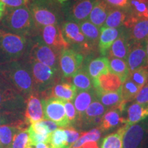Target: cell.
I'll list each match as a JSON object with an SVG mask.
<instances>
[{"label":"cell","mask_w":148,"mask_h":148,"mask_svg":"<svg viewBox=\"0 0 148 148\" xmlns=\"http://www.w3.org/2000/svg\"><path fill=\"white\" fill-rule=\"evenodd\" d=\"M134 101L138 103H148V82L140 88Z\"/></svg>","instance_id":"cell-45"},{"label":"cell","mask_w":148,"mask_h":148,"mask_svg":"<svg viewBox=\"0 0 148 148\" xmlns=\"http://www.w3.org/2000/svg\"><path fill=\"white\" fill-rule=\"evenodd\" d=\"M97 0H74L63 7L64 16L66 21L79 23L87 20Z\"/></svg>","instance_id":"cell-12"},{"label":"cell","mask_w":148,"mask_h":148,"mask_svg":"<svg viewBox=\"0 0 148 148\" xmlns=\"http://www.w3.org/2000/svg\"><path fill=\"white\" fill-rule=\"evenodd\" d=\"M64 105L66 116H67L71 127V125L75 124V123H78L79 115L73 103L71 101H64Z\"/></svg>","instance_id":"cell-41"},{"label":"cell","mask_w":148,"mask_h":148,"mask_svg":"<svg viewBox=\"0 0 148 148\" xmlns=\"http://www.w3.org/2000/svg\"><path fill=\"white\" fill-rule=\"evenodd\" d=\"M147 18H148V5H147Z\"/></svg>","instance_id":"cell-54"},{"label":"cell","mask_w":148,"mask_h":148,"mask_svg":"<svg viewBox=\"0 0 148 148\" xmlns=\"http://www.w3.org/2000/svg\"><path fill=\"white\" fill-rule=\"evenodd\" d=\"M9 148H32L27 128L18 130Z\"/></svg>","instance_id":"cell-38"},{"label":"cell","mask_w":148,"mask_h":148,"mask_svg":"<svg viewBox=\"0 0 148 148\" xmlns=\"http://www.w3.org/2000/svg\"><path fill=\"white\" fill-rule=\"evenodd\" d=\"M0 148H3V146H2V145H1V143H0Z\"/></svg>","instance_id":"cell-55"},{"label":"cell","mask_w":148,"mask_h":148,"mask_svg":"<svg viewBox=\"0 0 148 148\" xmlns=\"http://www.w3.org/2000/svg\"><path fill=\"white\" fill-rule=\"evenodd\" d=\"M24 103L23 96L0 77V108L22 111Z\"/></svg>","instance_id":"cell-11"},{"label":"cell","mask_w":148,"mask_h":148,"mask_svg":"<svg viewBox=\"0 0 148 148\" xmlns=\"http://www.w3.org/2000/svg\"><path fill=\"white\" fill-rule=\"evenodd\" d=\"M125 27H120L117 28L114 27H100L99 40H98V49L99 53L102 56L108 54L109 49L119 35L121 34Z\"/></svg>","instance_id":"cell-18"},{"label":"cell","mask_w":148,"mask_h":148,"mask_svg":"<svg viewBox=\"0 0 148 148\" xmlns=\"http://www.w3.org/2000/svg\"><path fill=\"white\" fill-rule=\"evenodd\" d=\"M72 84L78 91L88 90L93 88L91 78L83 67H81L72 76Z\"/></svg>","instance_id":"cell-32"},{"label":"cell","mask_w":148,"mask_h":148,"mask_svg":"<svg viewBox=\"0 0 148 148\" xmlns=\"http://www.w3.org/2000/svg\"><path fill=\"white\" fill-rule=\"evenodd\" d=\"M107 109L98 99L94 100L86 109L84 113L81 117L79 123L81 125H84L83 127H86L89 122L98 116H101L106 112Z\"/></svg>","instance_id":"cell-27"},{"label":"cell","mask_w":148,"mask_h":148,"mask_svg":"<svg viewBox=\"0 0 148 148\" xmlns=\"http://www.w3.org/2000/svg\"><path fill=\"white\" fill-rule=\"evenodd\" d=\"M129 34L127 28H124L119 36L114 40L108 51L109 57L121 58L126 61L129 50Z\"/></svg>","instance_id":"cell-20"},{"label":"cell","mask_w":148,"mask_h":148,"mask_svg":"<svg viewBox=\"0 0 148 148\" xmlns=\"http://www.w3.org/2000/svg\"><path fill=\"white\" fill-rule=\"evenodd\" d=\"M85 69L92 80L97 78L101 74L110 71L108 58L103 56L93 59L88 62Z\"/></svg>","instance_id":"cell-26"},{"label":"cell","mask_w":148,"mask_h":148,"mask_svg":"<svg viewBox=\"0 0 148 148\" xmlns=\"http://www.w3.org/2000/svg\"><path fill=\"white\" fill-rule=\"evenodd\" d=\"M128 127L125 124L116 132L112 133L105 137L101 148H123V138Z\"/></svg>","instance_id":"cell-34"},{"label":"cell","mask_w":148,"mask_h":148,"mask_svg":"<svg viewBox=\"0 0 148 148\" xmlns=\"http://www.w3.org/2000/svg\"><path fill=\"white\" fill-rule=\"evenodd\" d=\"M148 118V103H133L127 108V127Z\"/></svg>","instance_id":"cell-25"},{"label":"cell","mask_w":148,"mask_h":148,"mask_svg":"<svg viewBox=\"0 0 148 148\" xmlns=\"http://www.w3.org/2000/svg\"><path fill=\"white\" fill-rule=\"evenodd\" d=\"M5 6L8 8H18L26 5L29 0H0Z\"/></svg>","instance_id":"cell-47"},{"label":"cell","mask_w":148,"mask_h":148,"mask_svg":"<svg viewBox=\"0 0 148 148\" xmlns=\"http://www.w3.org/2000/svg\"><path fill=\"white\" fill-rule=\"evenodd\" d=\"M140 88L128 77L122 83L121 88L122 100L126 103L134 100Z\"/></svg>","instance_id":"cell-35"},{"label":"cell","mask_w":148,"mask_h":148,"mask_svg":"<svg viewBox=\"0 0 148 148\" xmlns=\"http://www.w3.org/2000/svg\"><path fill=\"white\" fill-rule=\"evenodd\" d=\"M27 123L21 125H5L0 126V143L3 148H9L14 134L20 129L27 128Z\"/></svg>","instance_id":"cell-29"},{"label":"cell","mask_w":148,"mask_h":148,"mask_svg":"<svg viewBox=\"0 0 148 148\" xmlns=\"http://www.w3.org/2000/svg\"><path fill=\"white\" fill-rule=\"evenodd\" d=\"M26 109L24 113V119L27 124L44 119L42 99L40 93L34 91L26 97Z\"/></svg>","instance_id":"cell-15"},{"label":"cell","mask_w":148,"mask_h":148,"mask_svg":"<svg viewBox=\"0 0 148 148\" xmlns=\"http://www.w3.org/2000/svg\"><path fill=\"white\" fill-rule=\"evenodd\" d=\"M41 121L42 122V123L45 125L46 127H47L49 133H51L56 129H58V125H57L56 123H55L53 121H51V120L44 119H42Z\"/></svg>","instance_id":"cell-48"},{"label":"cell","mask_w":148,"mask_h":148,"mask_svg":"<svg viewBox=\"0 0 148 148\" xmlns=\"http://www.w3.org/2000/svg\"><path fill=\"white\" fill-rule=\"evenodd\" d=\"M37 35L44 43L60 52L70 47L64 39L60 25H50L42 27L38 30Z\"/></svg>","instance_id":"cell-13"},{"label":"cell","mask_w":148,"mask_h":148,"mask_svg":"<svg viewBox=\"0 0 148 148\" xmlns=\"http://www.w3.org/2000/svg\"><path fill=\"white\" fill-rule=\"evenodd\" d=\"M121 88L114 92L95 91L97 99L106 107L107 110L117 108L123 112L127 103L122 100Z\"/></svg>","instance_id":"cell-19"},{"label":"cell","mask_w":148,"mask_h":148,"mask_svg":"<svg viewBox=\"0 0 148 148\" xmlns=\"http://www.w3.org/2000/svg\"><path fill=\"white\" fill-rule=\"evenodd\" d=\"M121 111L117 108L107 110L103 115L102 121L99 125L101 131H108L110 129L117 127L118 125L125 124L127 119L121 116Z\"/></svg>","instance_id":"cell-21"},{"label":"cell","mask_w":148,"mask_h":148,"mask_svg":"<svg viewBox=\"0 0 148 148\" xmlns=\"http://www.w3.org/2000/svg\"><path fill=\"white\" fill-rule=\"evenodd\" d=\"M31 38L12 32L0 23V64L26 56Z\"/></svg>","instance_id":"cell-3"},{"label":"cell","mask_w":148,"mask_h":148,"mask_svg":"<svg viewBox=\"0 0 148 148\" xmlns=\"http://www.w3.org/2000/svg\"><path fill=\"white\" fill-rule=\"evenodd\" d=\"M130 41L141 42L148 37V18H137L127 29Z\"/></svg>","instance_id":"cell-23"},{"label":"cell","mask_w":148,"mask_h":148,"mask_svg":"<svg viewBox=\"0 0 148 148\" xmlns=\"http://www.w3.org/2000/svg\"><path fill=\"white\" fill-rule=\"evenodd\" d=\"M92 86L95 91L114 92L121 88L122 82L117 75L108 71L92 79Z\"/></svg>","instance_id":"cell-16"},{"label":"cell","mask_w":148,"mask_h":148,"mask_svg":"<svg viewBox=\"0 0 148 148\" xmlns=\"http://www.w3.org/2000/svg\"><path fill=\"white\" fill-rule=\"evenodd\" d=\"M1 24L12 32L28 38L38 34V29L27 5L18 8L6 7Z\"/></svg>","instance_id":"cell-4"},{"label":"cell","mask_w":148,"mask_h":148,"mask_svg":"<svg viewBox=\"0 0 148 148\" xmlns=\"http://www.w3.org/2000/svg\"><path fill=\"white\" fill-rule=\"evenodd\" d=\"M64 132L66 135V143H67L68 148H69L72 144L75 143L78 139L80 136V133L77 132L73 127H67L66 130H64Z\"/></svg>","instance_id":"cell-43"},{"label":"cell","mask_w":148,"mask_h":148,"mask_svg":"<svg viewBox=\"0 0 148 148\" xmlns=\"http://www.w3.org/2000/svg\"><path fill=\"white\" fill-rule=\"evenodd\" d=\"M101 137V130L99 128H93L89 132L80 133V136L75 143H73L69 148H79L83 144L90 141L98 142Z\"/></svg>","instance_id":"cell-36"},{"label":"cell","mask_w":148,"mask_h":148,"mask_svg":"<svg viewBox=\"0 0 148 148\" xmlns=\"http://www.w3.org/2000/svg\"><path fill=\"white\" fill-rule=\"evenodd\" d=\"M0 77L24 97H27L34 92L32 74L26 60L0 64Z\"/></svg>","instance_id":"cell-1"},{"label":"cell","mask_w":148,"mask_h":148,"mask_svg":"<svg viewBox=\"0 0 148 148\" xmlns=\"http://www.w3.org/2000/svg\"><path fill=\"white\" fill-rule=\"evenodd\" d=\"M129 77L137 86L142 88L148 82V66H142L130 71Z\"/></svg>","instance_id":"cell-40"},{"label":"cell","mask_w":148,"mask_h":148,"mask_svg":"<svg viewBox=\"0 0 148 148\" xmlns=\"http://www.w3.org/2000/svg\"><path fill=\"white\" fill-rule=\"evenodd\" d=\"M129 15L128 11L119 8H111L106 21L102 27L117 28L124 26V24Z\"/></svg>","instance_id":"cell-28"},{"label":"cell","mask_w":148,"mask_h":148,"mask_svg":"<svg viewBox=\"0 0 148 148\" xmlns=\"http://www.w3.org/2000/svg\"><path fill=\"white\" fill-rule=\"evenodd\" d=\"M148 141V118L130 126L123 138V148H143Z\"/></svg>","instance_id":"cell-9"},{"label":"cell","mask_w":148,"mask_h":148,"mask_svg":"<svg viewBox=\"0 0 148 148\" xmlns=\"http://www.w3.org/2000/svg\"><path fill=\"white\" fill-rule=\"evenodd\" d=\"M126 62L130 71L142 66H147L145 40L141 42H129V50Z\"/></svg>","instance_id":"cell-14"},{"label":"cell","mask_w":148,"mask_h":148,"mask_svg":"<svg viewBox=\"0 0 148 148\" xmlns=\"http://www.w3.org/2000/svg\"><path fill=\"white\" fill-rule=\"evenodd\" d=\"M79 148H99L97 142L90 141L85 143Z\"/></svg>","instance_id":"cell-49"},{"label":"cell","mask_w":148,"mask_h":148,"mask_svg":"<svg viewBox=\"0 0 148 148\" xmlns=\"http://www.w3.org/2000/svg\"><path fill=\"white\" fill-rule=\"evenodd\" d=\"M27 6L36 29L63 23V6L56 0H29Z\"/></svg>","instance_id":"cell-2"},{"label":"cell","mask_w":148,"mask_h":148,"mask_svg":"<svg viewBox=\"0 0 148 148\" xmlns=\"http://www.w3.org/2000/svg\"><path fill=\"white\" fill-rule=\"evenodd\" d=\"M61 29L64 39L69 45L73 46L82 52H88L94 47L82 34L78 23L65 21L61 25Z\"/></svg>","instance_id":"cell-8"},{"label":"cell","mask_w":148,"mask_h":148,"mask_svg":"<svg viewBox=\"0 0 148 148\" xmlns=\"http://www.w3.org/2000/svg\"><path fill=\"white\" fill-rule=\"evenodd\" d=\"M44 119L51 120L60 127H71L64 109V101L55 97H42Z\"/></svg>","instance_id":"cell-7"},{"label":"cell","mask_w":148,"mask_h":148,"mask_svg":"<svg viewBox=\"0 0 148 148\" xmlns=\"http://www.w3.org/2000/svg\"><path fill=\"white\" fill-rule=\"evenodd\" d=\"M48 144L51 148H68L64 130L58 128L49 134Z\"/></svg>","instance_id":"cell-37"},{"label":"cell","mask_w":148,"mask_h":148,"mask_svg":"<svg viewBox=\"0 0 148 148\" xmlns=\"http://www.w3.org/2000/svg\"><path fill=\"white\" fill-rule=\"evenodd\" d=\"M26 61L32 74L34 91L43 93L57 83L58 70L32 59L27 58Z\"/></svg>","instance_id":"cell-5"},{"label":"cell","mask_w":148,"mask_h":148,"mask_svg":"<svg viewBox=\"0 0 148 148\" xmlns=\"http://www.w3.org/2000/svg\"><path fill=\"white\" fill-rule=\"evenodd\" d=\"M29 128L32 130L34 132L40 134H43V135H48L51 133H49V131L45 125L42 123L41 121L34 122V123L30 124V126L29 127Z\"/></svg>","instance_id":"cell-46"},{"label":"cell","mask_w":148,"mask_h":148,"mask_svg":"<svg viewBox=\"0 0 148 148\" xmlns=\"http://www.w3.org/2000/svg\"><path fill=\"white\" fill-rule=\"evenodd\" d=\"M97 98L93 88L88 90L79 91L73 99V105L79 115V122L88 106Z\"/></svg>","instance_id":"cell-24"},{"label":"cell","mask_w":148,"mask_h":148,"mask_svg":"<svg viewBox=\"0 0 148 148\" xmlns=\"http://www.w3.org/2000/svg\"><path fill=\"white\" fill-rule=\"evenodd\" d=\"M60 53V51L44 43L40 37L36 35L31 38L26 56L27 58L38 61L59 71Z\"/></svg>","instance_id":"cell-6"},{"label":"cell","mask_w":148,"mask_h":148,"mask_svg":"<svg viewBox=\"0 0 148 148\" xmlns=\"http://www.w3.org/2000/svg\"><path fill=\"white\" fill-rule=\"evenodd\" d=\"M43 97H55L63 101H73L77 95L75 86L70 82L56 83L50 89L41 93Z\"/></svg>","instance_id":"cell-17"},{"label":"cell","mask_w":148,"mask_h":148,"mask_svg":"<svg viewBox=\"0 0 148 148\" xmlns=\"http://www.w3.org/2000/svg\"><path fill=\"white\" fill-rule=\"evenodd\" d=\"M146 42V53H147V66H148V37L145 40Z\"/></svg>","instance_id":"cell-52"},{"label":"cell","mask_w":148,"mask_h":148,"mask_svg":"<svg viewBox=\"0 0 148 148\" xmlns=\"http://www.w3.org/2000/svg\"><path fill=\"white\" fill-rule=\"evenodd\" d=\"M56 1H58V2H60V3H62L65 2V1H69V0H56Z\"/></svg>","instance_id":"cell-53"},{"label":"cell","mask_w":148,"mask_h":148,"mask_svg":"<svg viewBox=\"0 0 148 148\" xmlns=\"http://www.w3.org/2000/svg\"><path fill=\"white\" fill-rule=\"evenodd\" d=\"M108 60L110 71L117 75L122 82H124L130 73L126 61L114 57H109Z\"/></svg>","instance_id":"cell-31"},{"label":"cell","mask_w":148,"mask_h":148,"mask_svg":"<svg viewBox=\"0 0 148 148\" xmlns=\"http://www.w3.org/2000/svg\"><path fill=\"white\" fill-rule=\"evenodd\" d=\"M5 8V5L3 4L1 1H0V20L1 19V18H2L3 16V14L4 13Z\"/></svg>","instance_id":"cell-51"},{"label":"cell","mask_w":148,"mask_h":148,"mask_svg":"<svg viewBox=\"0 0 148 148\" xmlns=\"http://www.w3.org/2000/svg\"><path fill=\"white\" fill-rule=\"evenodd\" d=\"M103 1L112 8L122 9V10H127L129 12V0H103Z\"/></svg>","instance_id":"cell-44"},{"label":"cell","mask_w":148,"mask_h":148,"mask_svg":"<svg viewBox=\"0 0 148 148\" xmlns=\"http://www.w3.org/2000/svg\"><path fill=\"white\" fill-rule=\"evenodd\" d=\"M129 13L138 18H147L148 0H129Z\"/></svg>","instance_id":"cell-39"},{"label":"cell","mask_w":148,"mask_h":148,"mask_svg":"<svg viewBox=\"0 0 148 148\" xmlns=\"http://www.w3.org/2000/svg\"><path fill=\"white\" fill-rule=\"evenodd\" d=\"M29 136V140H30V143L32 146H34L36 144L39 143H48V140H49V134L48 135H43L40 134L38 133H36L32 130V129L28 127L27 128Z\"/></svg>","instance_id":"cell-42"},{"label":"cell","mask_w":148,"mask_h":148,"mask_svg":"<svg viewBox=\"0 0 148 148\" xmlns=\"http://www.w3.org/2000/svg\"><path fill=\"white\" fill-rule=\"evenodd\" d=\"M79 25L82 34L86 37V40L89 42L92 47H95L98 43V40H99L100 28L92 23L88 19L79 23Z\"/></svg>","instance_id":"cell-33"},{"label":"cell","mask_w":148,"mask_h":148,"mask_svg":"<svg viewBox=\"0 0 148 148\" xmlns=\"http://www.w3.org/2000/svg\"><path fill=\"white\" fill-rule=\"evenodd\" d=\"M84 56L74 49L67 48L62 50L59 56V68L62 76L71 77L82 67Z\"/></svg>","instance_id":"cell-10"},{"label":"cell","mask_w":148,"mask_h":148,"mask_svg":"<svg viewBox=\"0 0 148 148\" xmlns=\"http://www.w3.org/2000/svg\"><path fill=\"white\" fill-rule=\"evenodd\" d=\"M23 123H27L23 119L22 111L0 108V126L5 125H21Z\"/></svg>","instance_id":"cell-30"},{"label":"cell","mask_w":148,"mask_h":148,"mask_svg":"<svg viewBox=\"0 0 148 148\" xmlns=\"http://www.w3.org/2000/svg\"><path fill=\"white\" fill-rule=\"evenodd\" d=\"M112 7L103 0H97L88 16V20L98 27H101L106 21L109 11Z\"/></svg>","instance_id":"cell-22"},{"label":"cell","mask_w":148,"mask_h":148,"mask_svg":"<svg viewBox=\"0 0 148 148\" xmlns=\"http://www.w3.org/2000/svg\"><path fill=\"white\" fill-rule=\"evenodd\" d=\"M35 148H51L49 144L46 143H39L34 145Z\"/></svg>","instance_id":"cell-50"}]
</instances>
